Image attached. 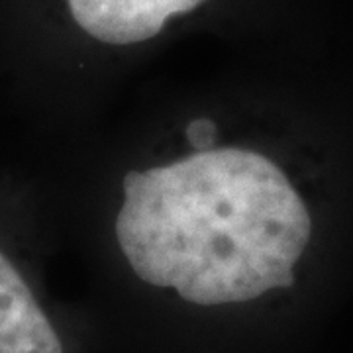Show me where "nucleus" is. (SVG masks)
I'll list each match as a JSON object with an SVG mask.
<instances>
[{
    "label": "nucleus",
    "instance_id": "nucleus-1",
    "mask_svg": "<svg viewBox=\"0 0 353 353\" xmlns=\"http://www.w3.org/2000/svg\"><path fill=\"white\" fill-rule=\"evenodd\" d=\"M318 228V199L301 167L206 122L128 169L112 214L130 271L194 306L290 289Z\"/></svg>",
    "mask_w": 353,
    "mask_h": 353
},
{
    "label": "nucleus",
    "instance_id": "nucleus-2",
    "mask_svg": "<svg viewBox=\"0 0 353 353\" xmlns=\"http://www.w3.org/2000/svg\"><path fill=\"white\" fill-rule=\"evenodd\" d=\"M6 228L0 218V353H67Z\"/></svg>",
    "mask_w": 353,
    "mask_h": 353
},
{
    "label": "nucleus",
    "instance_id": "nucleus-3",
    "mask_svg": "<svg viewBox=\"0 0 353 353\" xmlns=\"http://www.w3.org/2000/svg\"><path fill=\"white\" fill-rule=\"evenodd\" d=\"M75 26L104 48L148 43L171 20L201 8L206 0H65Z\"/></svg>",
    "mask_w": 353,
    "mask_h": 353
}]
</instances>
